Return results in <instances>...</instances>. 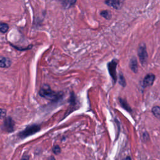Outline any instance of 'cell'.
<instances>
[{
  "label": "cell",
  "instance_id": "cell-16",
  "mask_svg": "<svg viewBox=\"0 0 160 160\" xmlns=\"http://www.w3.org/2000/svg\"><path fill=\"white\" fill-rule=\"evenodd\" d=\"M6 110L4 109H1L0 108V119L4 118L6 116Z\"/></svg>",
  "mask_w": 160,
  "mask_h": 160
},
{
  "label": "cell",
  "instance_id": "cell-2",
  "mask_svg": "<svg viewBox=\"0 0 160 160\" xmlns=\"http://www.w3.org/2000/svg\"><path fill=\"white\" fill-rule=\"evenodd\" d=\"M40 126L38 124H32L26 127L23 131L18 134L20 138H24L31 135H32L40 130Z\"/></svg>",
  "mask_w": 160,
  "mask_h": 160
},
{
  "label": "cell",
  "instance_id": "cell-17",
  "mask_svg": "<svg viewBox=\"0 0 160 160\" xmlns=\"http://www.w3.org/2000/svg\"><path fill=\"white\" fill-rule=\"evenodd\" d=\"M119 83L122 86H126V81H125L124 78V76H122V74H121V75L119 76Z\"/></svg>",
  "mask_w": 160,
  "mask_h": 160
},
{
  "label": "cell",
  "instance_id": "cell-18",
  "mask_svg": "<svg viewBox=\"0 0 160 160\" xmlns=\"http://www.w3.org/2000/svg\"><path fill=\"white\" fill-rule=\"evenodd\" d=\"M22 159H29V156L27 155L26 156H23V157L22 158Z\"/></svg>",
  "mask_w": 160,
  "mask_h": 160
},
{
  "label": "cell",
  "instance_id": "cell-7",
  "mask_svg": "<svg viewBox=\"0 0 160 160\" xmlns=\"http://www.w3.org/2000/svg\"><path fill=\"white\" fill-rule=\"evenodd\" d=\"M155 79V75L154 74L150 73L148 74L144 78L143 84L145 87L151 86L152 85Z\"/></svg>",
  "mask_w": 160,
  "mask_h": 160
},
{
  "label": "cell",
  "instance_id": "cell-12",
  "mask_svg": "<svg viewBox=\"0 0 160 160\" xmlns=\"http://www.w3.org/2000/svg\"><path fill=\"white\" fill-rule=\"evenodd\" d=\"M152 112L155 117L160 118V107L158 106H154L152 108Z\"/></svg>",
  "mask_w": 160,
  "mask_h": 160
},
{
  "label": "cell",
  "instance_id": "cell-15",
  "mask_svg": "<svg viewBox=\"0 0 160 160\" xmlns=\"http://www.w3.org/2000/svg\"><path fill=\"white\" fill-rule=\"evenodd\" d=\"M52 151L54 154H59L61 152V149L58 145H55L52 147Z\"/></svg>",
  "mask_w": 160,
  "mask_h": 160
},
{
  "label": "cell",
  "instance_id": "cell-4",
  "mask_svg": "<svg viewBox=\"0 0 160 160\" xmlns=\"http://www.w3.org/2000/svg\"><path fill=\"white\" fill-rule=\"evenodd\" d=\"M14 121L13 119L10 117H6L3 122L2 125V129L6 132H11L14 131Z\"/></svg>",
  "mask_w": 160,
  "mask_h": 160
},
{
  "label": "cell",
  "instance_id": "cell-1",
  "mask_svg": "<svg viewBox=\"0 0 160 160\" xmlns=\"http://www.w3.org/2000/svg\"><path fill=\"white\" fill-rule=\"evenodd\" d=\"M39 94L40 96L52 101H58V99L61 96V94L52 91L50 86L46 84H44L41 86L39 91Z\"/></svg>",
  "mask_w": 160,
  "mask_h": 160
},
{
  "label": "cell",
  "instance_id": "cell-10",
  "mask_svg": "<svg viewBox=\"0 0 160 160\" xmlns=\"http://www.w3.org/2000/svg\"><path fill=\"white\" fill-rule=\"evenodd\" d=\"M129 68L131 69V71L134 72H137L138 70V61L136 60V58L135 57H132L130 59L129 62Z\"/></svg>",
  "mask_w": 160,
  "mask_h": 160
},
{
  "label": "cell",
  "instance_id": "cell-3",
  "mask_svg": "<svg viewBox=\"0 0 160 160\" xmlns=\"http://www.w3.org/2000/svg\"><path fill=\"white\" fill-rule=\"evenodd\" d=\"M138 54L141 63L142 64V66H144L146 63L148 57L146 50V46L144 43H141L139 44L138 49Z\"/></svg>",
  "mask_w": 160,
  "mask_h": 160
},
{
  "label": "cell",
  "instance_id": "cell-6",
  "mask_svg": "<svg viewBox=\"0 0 160 160\" xmlns=\"http://www.w3.org/2000/svg\"><path fill=\"white\" fill-rule=\"evenodd\" d=\"M64 9L72 8L76 2L77 0H56Z\"/></svg>",
  "mask_w": 160,
  "mask_h": 160
},
{
  "label": "cell",
  "instance_id": "cell-5",
  "mask_svg": "<svg viewBox=\"0 0 160 160\" xmlns=\"http://www.w3.org/2000/svg\"><path fill=\"white\" fill-rule=\"evenodd\" d=\"M125 0H105L104 3L115 9H120L124 4Z\"/></svg>",
  "mask_w": 160,
  "mask_h": 160
},
{
  "label": "cell",
  "instance_id": "cell-11",
  "mask_svg": "<svg viewBox=\"0 0 160 160\" xmlns=\"http://www.w3.org/2000/svg\"><path fill=\"white\" fill-rule=\"evenodd\" d=\"M100 15L103 17L104 18H105L106 19L109 20L111 19L112 17V14L111 12L109 10H102L100 12Z\"/></svg>",
  "mask_w": 160,
  "mask_h": 160
},
{
  "label": "cell",
  "instance_id": "cell-13",
  "mask_svg": "<svg viewBox=\"0 0 160 160\" xmlns=\"http://www.w3.org/2000/svg\"><path fill=\"white\" fill-rule=\"evenodd\" d=\"M9 29V26L5 22H0V32L6 33Z\"/></svg>",
  "mask_w": 160,
  "mask_h": 160
},
{
  "label": "cell",
  "instance_id": "cell-9",
  "mask_svg": "<svg viewBox=\"0 0 160 160\" xmlns=\"http://www.w3.org/2000/svg\"><path fill=\"white\" fill-rule=\"evenodd\" d=\"M12 64V61L10 58L0 56V68H8L11 66Z\"/></svg>",
  "mask_w": 160,
  "mask_h": 160
},
{
  "label": "cell",
  "instance_id": "cell-14",
  "mask_svg": "<svg viewBox=\"0 0 160 160\" xmlns=\"http://www.w3.org/2000/svg\"><path fill=\"white\" fill-rule=\"evenodd\" d=\"M119 102L121 103V106H122L124 109H125L127 110V111H131V108L129 106V105L128 104V103L126 102V101L125 100H124V99L120 98V99H119Z\"/></svg>",
  "mask_w": 160,
  "mask_h": 160
},
{
  "label": "cell",
  "instance_id": "cell-8",
  "mask_svg": "<svg viewBox=\"0 0 160 160\" xmlns=\"http://www.w3.org/2000/svg\"><path fill=\"white\" fill-rule=\"evenodd\" d=\"M108 69L110 73L111 76L116 81V62L114 60L108 64Z\"/></svg>",
  "mask_w": 160,
  "mask_h": 160
},
{
  "label": "cell",
  "instance_id": "cell-19",
  "mask_svg": "<svg viewBox=\"0 0 160 160\" xmlns=\"http://www.w3.org/2000/svg\"><path fill=\"white\" fill-rule=\"evenodd\" d=\"M131 159V158L130 157H127V158H125V159Z\"/></svg>",
  "mask_w": 160,
  "mask_h": 160
}]
</instances>
